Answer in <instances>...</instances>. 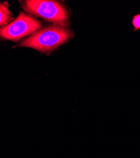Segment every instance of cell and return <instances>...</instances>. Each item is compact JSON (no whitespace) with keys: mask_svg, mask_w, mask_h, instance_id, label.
I'll return each mask as SVG.
<instances>
[{"mask_svg":"<svg viewBox=\"0 0 140 158\" xmlns=\"http://www.w3.org/2000/svg\"><path fill=\"white\" fill-rule=\"evenodd\" d=\"M71 32L64 27L52 25L38 30L20 42L18 46L36 49L41 52H50L71 38Z\"/></svg>","mask_w":140,"mask_h":158,"instance_id":"1","label":"cell"},{"mask_svg":"<svg viewBox=\"0 0 140 158\" xmlns=\"http://www.w3.org/2000/svg\"><path fill=\"white\" fill-rule=\"evenodd\" d=\"M21 3L23 9L31 15L61 27L68 25V12L64 6L58 2L26 0Z\"/></svg>","mask_w":140,"mask_h":158,"instance_id":"2","label":"cell"},{"mask_svg":"<svg viewBox=\"0 0 140 158\" xmlns=\"http://www.w3.org/2000/svg\"><path fill=\"white\" fill-rule=\"evenodd\" d=\"M42 23L29 14L21 12L17 19L0 29V38L17 42L41 29Z\"/></svg>","mask_w":140,"mask_h":158,"instance_id":"3","label":"cell"},{"mask_svg":"<svg viewBox=\"0 0 140 158\" xmlns=\"http://www.w3.org/2000/svg\"><path fill=\"white\" fill-rule=\"evenodd\" d=\"M13 19V15L9 10L8 4L0 2V27L7 25Z\"/></svg>","mask_w":140,"mask_h":158,"instance_id":"4","label":"cell"},{"mask_svg":"<svg viewBox=\"0 0 140 158\" xmlns=\"http://www.w3.org/2000/svg\"><path fill=\"white\" fill-rule=\"evenodd\" d=\"M132 23L134 28V31H138L140 29V14H137L134 17Z\"/></svg>","mask_w":140,"mask_h":158,"instance_id":"5","label":"cell"}]
</instances>
